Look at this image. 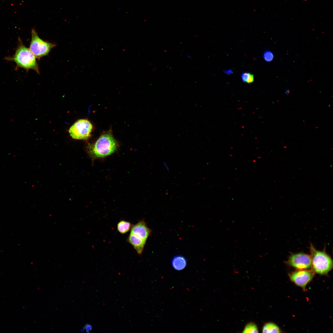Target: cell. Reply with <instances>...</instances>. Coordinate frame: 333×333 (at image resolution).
<instances>
[{
  "mask_svg": "<svg viewBox=\"0 0 333 333\" xmlns=\"http://www.w3.org/2000/svg\"><path fill=\"white\" fill-rule=\"evenodd\" d=\"M254 80V76L253 74L250 73V77L247 83L250 84L253 82Z\"/></svg>",
  "mask_w": 333,
  "mask_h": 333,
  "instance_id": "obj_17",
  "label": "cell"
},
{
  "mask_svg": "<svg viewBox=\"0 0 333 333\" xmlns=\"http://www.w3.org/2000/svg\"><path fill=\"white\" fill-rule=\"evenodd\" d=\"M263 333H281L278 327L272 323H268L264 326L262 329Z\"/></svg>",
  "mask_w": 333,
  "mask_h": 333,
  "instance_id": "obj_12",
  "label": "cell"
},
{
  "mask_svg": "<svg viewBox=\"0 0 333 333\" xmlns=\"http://www.w3.org/2000/svg\"><path fill=\"white\" fill-rule=\"evenodd\" d=\"M164 165L165 167L166 168L167 170V171H169V167H168L167 164H166V162H164Z\"/></svg>",
  "mask_w": 333,
  "mask_h": 333,
  "instance_id": "obj_19",
  "label": "cell"
},
{
  "mask_svg": "<svg viewBox=\"0 0 333 333\" xmlns=\"http://www.w3.org/2000/svg\"><path fill=\"white\" fill-rule=\"evenodd\" d=\"M84 329L87 332L91 331L92 329L91 325L89 324H86L84 327Z\"/></svg>",
  "mask_w": 333,
  "mask_h": 333,
  "instance_id": "obj_16",
  "label": "cell"
},
{
  "mask_svg": "<svg viewBox=\"0 0 333 333\" xmlns=\"http://www.w3.org/2000/svg\"><path fill=\"white\" fill-rule=\"evenodd\" d=\"M285 92H286V94H288L289 93L290 91H289V89H287L285 90Z\"/></svg>",
  "mask_w": 333,
  "mask_h": 333,
  "instance_id": "obj_20",
  "label": "cell"
},
{
  "mask_svg": "<svg viewBox=\"0 0 333 333\" xmlns=\"http://www.w3.org/2000/svg\"><path fill=\"white\" fill-rule=\"evenodd\" d=\"M250 74V73L248 72L242 73L241 76L242 81L244 82L247 83L249 78Z\"/></svg>",
  "mask_w": 333,
  "mask_h": 333,
  "instance_id": "obj_15",
  "label": "cell"
},
{
  "mask_svg": "<svg viewBox=\"0 0 333 333\" xmlns=\"http://www.w3.org/2000/svg\"><path fill=\"white\" fill-rule=\"evenodd\" d=\"M118 146L117 142L110 130L103 134L94 143L88 144L87 150L93 160L111 155L116 151Z\"/></svg>",
  "mask_w": 333,
  "mask_h": 333,
  "instance_id": "obj_1",
  "label": "cell"
},
{
  "mask_svg": "<svg viewBox=\"0 0 333 333\" xmlns=\"http://www.w3.org/2000/svg\"><path fill=\"white\" fill-rule=\"evenodd\" d=\"M92 129V125L88 120L81 119L76 121L70 127L69 132L73 139L86 140L90 136Z\"/></svg>",
  "mask_w": 333,
  "mask_h": 333,
  "instance_id": "obj_5",
  "label": "cell"
},
{
  "mask_svg": "<svg viewBox=\"0 0 333 333\" xmlns=\"http://www.w3.org/2000/svg\"><path fill=\"white\" fill-rule=\"evenodd\" d=\"M186 56L188 59H189L190 60L191 59L192 57H191V56L190 55H189V54H186Z\"/></svg>",
  "mask_w": 333,
  "mask_h": 333,
  "instance_id": "obj_18",
  "label": "cell"
},
{
  "mask_svg": "<svg viewBox=\"0 0 333 333\" xmlns=\"http://www.w3.org/2000/svg\"><path fill=\"white\" fill-rule=\"evenodd\" d=\"M132 225L131 223L126 221H120L117 224V228L118 231L121 234L128 232L131 228Z\"/></svg>",
  "mask_w": 333,
  "mask_h": 333,
  "instance_id": "obj_11",
  "label": "cell"
},
{
  "mask_svg": "<svg viewBox=\"0 0 333 333\" xmlns=\"http://www.w3.org/2000/svg\"><path fill=\"white\" fill-rule=\"evenodd\" d=\"M18 45L14 54L12 56H7L5 60L14 62L16 65L15 69L22 68L27 72L29 70L35 71L38 74L39 71L36 58L29 48L23 44L20 38L18 39Z\"/></svg>",
  "mask_w": 333,
  "mask_h": 333,
  "instance_id": "obj_2",
  "label": "cell"
},
{
  "mask_svg": "<svg viewBox=\"0 0 333 333\" xmlns=\"http://www.w3.org/2000/svg\"><path fill=\"white\" fill-rule=\"evenodd\" d=\"M310 250L312 271L320 274H327L333 267V261L331 257L325 251L316 250L311 244Z\"/></svg>",
  "mask_w": 333,
  "mask_h": 333,
  "instance_id": "obj_3",
  "label": "cell"
},
{
  "mask_svg": "<svg viewBox=\"0 0 333 333\" xmlns=\"http://www.w3.org/2000/svg\"><path fill=\"white\" fill-rule=\"evenodd\" d=\"M29 49L38 60L47 55L51 49L56 46L55 43L45 41L38 36L35 30L33 28Z\"/></svg>",
  "mask_w": 333,
  "mask_h": 333,
  "instance_id": "obj_4",
  "label": "cell"
},
{
  "mask_svg": "<svg viewBox=\"0 0 333 333\" xmlns=\"http://www.w3.org/2000/svg\"><path fill=\"white\" fill-rule=\"evenodd\" d=\"M243 333H258V330L257 325L254 323H248L245 326L243 332Z\"/></svg>",
  "mask_w": 333,
  "mask_h": 333,
  "instance_id": "obj_13",
  "label": "cell"
},
{
  "mask_svg": "<svg viewBox=\"0 0 333 333\" xmlns=\"http://www.w3.org/2000/svg\"><path fill=\"white\" fill-rule=\"evenodd\" d=\"M171 264L174 269L180 271L185 268L187 265V262L184 257L181 256H177L172 259Z\"/></svg>",
  "mask_w": 333,
  "mask_h": 333,
  "instance_id": "obj_10",
  "label": "cell"
},
{
  "mask_svg": "<svg viewBox=\"0 0 333 333\" xmlns=\"http://www.w3.org/2000/svg\"><path fill=\"white\" fill-rule=\"evenodd\" d=\"M314 274L313 271L298 269L291 272L289 277L292 281L305 289L307 284L312 279Z\"/></svg>",
  "mask_w": 333,
  "mask_h": 333,
  "instance_id": "obj_7",
  "label": "cell"
},
{
  "mask_svg": "<svg viewBox=\"0 0 333 333\" xmlns=\"http://www.w3.org/2000/svg\"><path fill=\"white\" fill-rule=\"evenodd\" d=\"M287 263L298 269H305L311 267L310 256L303 253L291 254Z\"/></svg>",
  "mask_w": 333,
  "mask_h": 333,
  "instance_id": "obj_6",
  "label": "cell"
},
{
  "mask_svg": "<svg viewBox=\"0 0 333 333\" xmlns=\"http://www.w3.org/2000/svg\"><path fill=\"white\" fill-rule=\"evenodd\" d=\"M263 57L265 61L269 62H271L273 60L274 55L272 51L268 50L264 52Z\"/></svg>",
  "mask_w": 333,
  "mask_h": 333,
  "instance_id": "obj_14",
  "label": "cell"
},
{
  "mask_svg": "<svg viewBox=\"0 0 333 333\" xmlns=\"http://www.w3.org/2000/svg\"><path fill=\"white\" fill-rule=\"evenodd\" d=\"M127 241L133 246L138 254H142L146 241L138 236L131 233L127 239Z\"/></svg>",
  "mask_w": 333,
  "mask_h": 333,
  "instance_id": "obj_9",
  "label": "cell"
},
{
  "mask_svg": "<svg viewBox=\"0 0 333 333\" xmlns=\"http://www.w3.org/2000/svg\"><path fill=\"white\" fill-rule=\"evenodd\" d=\"M131 229V233L138 236L146 241L151 232V230L143 220L132 225Z\"/></svg>",
  "mask_w": 333,
  "mask_h": 333,
  "instance_id": "obj_8",
  "label": "cell"
}]
</instances>
